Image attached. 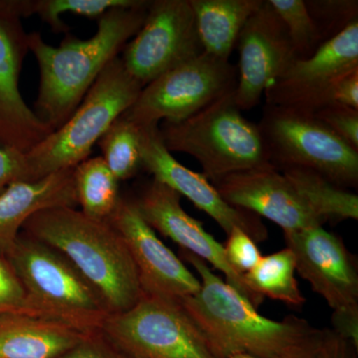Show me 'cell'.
I'll return each mask as SVG.
<instances>
[{
	"label": "cell",
	"mask_w": 358,
	"mask_h": 358,
	"mask_svg": "<svg viewBox=\"0 0 358 358\" xmlns=\"http://www.w3.org/2000/svg\"><path fill=\"white\" fill-rule=\"evenodd\" d=\"M150 2L108 11L99 18L98 30L88 40L67 35L54 47L39 33L27 35L28 49L34 54L40 71L34 113L52 133L69 119L96 78L140 31Z\"/></svg>",
	"instance_id": "1"
},
{
	"label": "cell",
	"mask_w": 358,
	"mask_h": 358,
	"mask_svg": "<svg viewBox=\"0 0 358 358\" xmlns=\"http://www.w3.org/2000/svg\"><path fill=\"white\" fill-rule=\"evenodd\" d=\"M199 275V293L180 301L220 358L245 353L257 358H278L305 345L319 333L306 320L289 315L282 320L263 317L199 257L180 250Z\"/></svg>",
	"instance_id": "2"
},
{
	"label": "cell",
	"mask_w": 358,
	"mask_h": 358,
	"mask_svg": "<svg viewBox=\"0 0 358 358\" xmlns=\"http://www.w3.org/2000/svg\"><path fill=\"white\" fill-rule=\"evenodd\" d=\"M22 232L63 254L103 296L110 315L134 307L143 292L138 271L119 231L73 207L44 209Z\"/></svg>",
	"instance_id": "3"
},
{
	"label": "cell",
	"mask_w": 358,
	"mask_h": 358,
	"mask_svg": "<svg viewBox=\"0 0 358 358\" xmlns=\"http://www.w3.org/2000/svg\"><path fill=\"white\" fill-rule=\"evenodd\" d=\"M6 261L34 312L80 331H101L110 313L98 289L57 250L21 231Z\"/></svg>",
	"instance_id": "4"
},
{
	"label": "cell",
	"mask_w": 358,
	"mask_h": 358,
	"mask_svg": "<svg viewBox=\"0 0 358 358\" xmlns=\"http://www.w3.org/2000/svg\"><path fill=\"white\" fill-rule=\"evenodd\" d=\"M159 133L169 152L192 155L213 185L229 174L274 166L258 124L242 115L234 91L185 121L162 122Z\"/></svg>",
	"instance_id": "5"
},
{
	"label": "cell",
	"mask_w": 358,
	"mask_h": 358,
	"mask_svg": "<svg viewBox=\"0 0 358 358\" xmlns=\"http://www.w3.org/2000/svg\"><path fill=\"white\" fill-rule=\"evenodd\" d=\"M141 90L120 56L110 61L69 119L26 152L28 180L74 169L89 159L94 145L133 105Z\"/></svg>",
	"instance_id": "6"
},
{
	"label": "cell",
	"mask_w": 358,
	"mask_h": 358,
	"mask_svg": "<svg viewBox=\"0 0 358 358\" xmlns=\"http://www.w3.org/2000/svg\"><path fill=\"white\" fill-rule=\"evenodd\" d=\"M257 124L275 169H310L343 189L357 187L358 150L313 114L266 105Z\"/></svg>",
	"instance_id": "7"
},
{
	"label": "cell",
	"mask_w": 358,
	"mask_h": 358,
	"mask_svg": "<svg viewBox=\"0 0 358 358\" xmlns=\"http://www.w3.org/2000/svg\"><path fill=\"white\" fill-rule=\"evenodd\" d=\"M101 331L131 358H220L180 301L148 296L110 315Z\"/></svg>",
	"instance_id": "8"
},
{
	"label": "cell",
	"mask_w": 358,
	"mask_h": 358,
	"mask_svg": "<svg viewBox=\"0 0 358 358\" xmlns=\"http://www.w3.org/2000/svg\"><path fill=\"white\" fill-rule=\"evenodd\" d=\"M237 67L203 53L160 75L122 115L138 127L178 124L234 91Z\"/></svg>",
	"instance_id": "9"
},
{
	"label": "cell",
	"mask_w": 358,
	"mask_h": 358,
	"mask_svg": "<svg viewBox=\"0 0 358 358\" xmlns=\"http://www.w3.org/2000/svg\"><path fill=\"white\" fill-rule=\"evenodd\" d=\"M204 53L189 0H154L145 22L121 57L141 87Z\"/></svg>",
	"instance_id": "10"
},
{
	"label": "cell",
	"mask_w": 358,
	"mask_h": 358,
	"mask_svg": "<svg viewBox=\"0 0 358 358\" xmlns=\"http://www.w3.org/2000/svg\"><path fill=\"white\" fill-rule=\"evenodd\" d=\"M358 68V20L327 40L310 57L294 60L264 92L266 105L313 114L333 105L341 75Z\"/></svg>",
	"instance_id": "11"
},
{
	"label": "cell",
	"mask_w": 358,
	"mask_h": 358,
	"mask_svg": "<svg viewBox=\"0 0 358 358\" xmlns=\"http://www.w3.org/2000/svg\"><path fill=\"white\" fill-rule=\"evenodd\" d=\"M138 128L143 169L152 174V178L190 200L226 234L238 228L256 243L267 239V228L259 216L226 202L203 173L193 171L174 159L162 140L159 124Z\"/></svg>",
	"instance_id": "12"
},
{
	"label": "cell",
	"mask_w": 358,
	"mask_h": 358,
	"mask_svg": "<svg viewBox=\"0 0 358 358\" xmlns=\"http://www.w3.org/2000/svg\"><path fill=\"white\" fill-rule=\"evenodd\" d=\"M180 199V195L169 186L152 178L131 199L141 217L155 232L173 240L182 251L199 257L220 271L228 285L258 308L264 299L250 291L243 275L235 272L228 263L223 245L204 229L202 222L183 209Z\"/></svg>",
	"instance_id": "13"
},
{
	"label": "cell",
	"mask_w": 358,
	"mask_h": 358,
	"mask_svg": "<svg viewBox=\"0 0 358 358\" xmlns=\"http://www.w3.org/2000/svg\"><path fill=\"white\" fill-rule=\"evenodd\" d=\"M236 47L239 63L234 100L243 112L260 103L268 85L296 60V55L284 23L268 0H264L247 20Z\"/></svg>",
	"instance_id": "14"
},
{
	"label": "cell",
	"mask_w": 358,
	"mask_h": 358,
	"mask_svg": "<svg viewBox=\"0 0 358 358\" xmlns=\"http://www.w3.org/2000/svg\"><path fill=\"white\" fill-rule=\"evenodd\" d=\"M109 222L128 247L143 294L180 301L199 293V278L164 244L131 199L122 196Z\"/></svg>",
	"instance_id": "15"
},
{
	"label": "cell",
	"mask_w": 358,
	"mask_h": 358,
	"mask_svg": "<svg viewBox=\"0 0 358 358\" xmlns=\"http://www.w3.org/2000/svg\"><path fill=\"white\" fill-rule=\"evenodd\" d=\"M284 238L296 259V271L334 312L358 308L357 262L341 237L313 226L284 232Z\"/></svg>",
	"instance_id": "16"
},
{
	"label": "cell",
	"mask_w": 358,
	"mask_h": 358,
	"mask_svg": "<svg viewBox=\"0 0 358 358\" xmlns=\"http://www.w3.org/2000/svg\"><path fill=\"white\" fill-rule=\"evenodd\" d=\"M213 185L226 202L267 218L282 232L324 225L300 190L274 166L229 174Z\"/></svg>",
	"instance_id": "17"
},
{
	"label": "cell",
	"mask_w": 358,
	"mask_h": 358,
	"mask_svg": "<svg viewBox=\"0 0 358 358\" xmlns=\"http://www.w3.org/2000/svg\"><path fill=\"white\" fill-rule=\"evenodd\" d=\"M27 35L20 18L0 11V145L24 154L52 133L21 96Z\"/></svg>",
	"instance_id": "18"
},
{
	"label": "cell",
	"mask_w": 358,
	"mask_h": 358,
	"mask_svg": "<svg viewBox=\"0 0 358 358\" xmlns=\"http://www.w3.org/2000/svg\"><path fill=\"white\" fill-rule=\"evenodd\" d=\"M74 169L36 181L13 183L0 194V258L6 259L23 226L37 212L54 207L76 208Z\"/></svg>",
	"instance_id": "19"
},
{
	"label": "cell",
	"mask_w": 358,
	"mask_h": 358,
	"mask_svg": "<svg viewBox=\"0 0 358 358\" xmlns=\"http://www.w3.org/2000/svg\"><path fill=\"white\" fill-rule=\"evenodd\" d=\"M88 334L39 315L2 313L0 358H57Z\"/></svg>",
	"instance_id": "20"
},
{
	"label": "cell",
	"mask_w": 358,
	"mask_h": 358,
	"mask_svg": "<svg viewBox=\"0 0 358 358\" xmlns=\"http://www.w3.org/2000/svg\"><path fill=\"white\" fill-rule=\"evenodd\" d=\"M264 0H189L204 53L229 61L247 20Z\"/></svg>",
	"instance_id": "21"
},
{
	"label": "cell",
	"mask_w": 358,
	"mask_h": 358,
	"mask_svg": "<svg viewBox=\"0 0 358 358\" xmlns=\"http://www.w3.org/2000/svg\"><path fill=\"white\" fill-rule=\"evenodd\" d=\"M282 173L296 185L322 223L358 219V196L310 169L289 167Z\"/></svg>",
	"instance_id": "22"
},
{
	"label": "cell",
	"mask_w": 358,
	"mask_h": 358,
	"mask_svg": "<svg viewBox=\"0 0 358 358\" xmlns=\"http://www.w3.org/2000/svg\"><path fill=\"white\" fill-rule=\"evenodd\" d=\"M78 205L85 215L109 222L122 195L115 178L102 157H91L74 169Z\"/></svg>",
	"instance_id": "23"
},
{
	"label": "cell",
	"mask_w": 358,
	"mask_h": 358,
	"mask_svg": "<svg viewBox=\"0 0 358 358\" xmlns=\"http://www.w3.org/2000/svg\"><path fill=\"white\" fill-rule=\"evenodd\" d=\"M296 259L288 247L262 257L253 270L245 274L244 281L252 293L261 298L282 301L292 308H300L306 298L294 277Z\"/></svg>",
	"instance_id": "24"
},
{
	"label": "cell",
	"mask_w": 358,
	"mask_h": 358,
	"mask_svg": "<svg viewBox=\"0 0 358 358\" xmlns=\"http://www.w3.org/2000/svg\"><path fill=\"white\" fill-rule=\"evenodd\" d=\"M98 145L103 160L117 180H128L143 169L140 128L122 115L110 124Z\"/></svg>",
	"instance_id": "25"
},
{
	"label": "cell",
	"mask_w": 358,
	"mask_h": 358,
	"mask_svg": "<svg viewBox=\"0 0 358 358\" xmlns=\"http://www.w3.org/2000/svg\"><path fill=\"white\" fill-rule=\"evenodd\" d=\"M145 0H27L28 16L37 14L53 31L69 30L61 18L71 13L88 18H101L115 8H131L145 3Z\"/></svg>",
	"instance_id": "26"
},
{
	"label": "cell",
	"mask_w": 358,
	"mask_h": 358,
	"mask_svg": "<svg viewBox=\"0 0 358 358\" xmlns=\"http://www.w3.org/2000/svg\"><path fill=\"white\" fill-rule=\"evenodd\" d=\"M284 23L293 44L296 58L310 57L322 43L315 21L308 13L305 0H268Z\"/></svg>",
	"instance_id": "27"
},
{
	"label": "cell",
	"mask_w": 358,
	"mask_h": 358,
	"mask_svg": "<svg viewBox=\"0 0 358 358\" xmlns=\"http://www.w3.org/2000/svg\"><path fill=\"white\" fill-rule=\"evenodd\" d=\"M305 2L324 42L358 20L357 0H307Z\"/></svg>",
	"instance_id": "28"
},
{
	"label": "cell",
	"mask_w": 358,
	"mask_h": 358,
	"mask_svg": "<svg viewBox=\"0 0 358 358\" xmlns=\"http://www.w3.org/2000/svg\"><path fill=\"white\" fill-rule=\"evenodd\" d=\"M227 236L223 245L226 259L235 272L244 275L258 265L263 256L256 242L244 231L235 228Z\"/></svg>",
	"instance_id": "29"
},
{
	"label": "cell",
	"mask_w": 358,
	"mask_h": 358,
	"mask_svg": "<svg viewBox=\"0 0 358 358\" xmlns=\"http://www.w3.org/2000/svg\"><path fill=\"white\" fill-rule=\"evenodd\" d=\"M336 136L358 150V110L329 105L313 114Z\"/></svg>",
	"instance_id": "30"
},
{
	"label": "cell",
	"mask_w": 358,
	"mask_h": 358,
	"mask_svg": "<svg viewBox=\"0 0 358 358\" xmlns=\"http://www.w3.org/2000/svg\"><path fill=\"white\" fill-rule=\"evenodd\" d=\"M7 313L38 315L30 306L20 280L6 259L0 258V315Z\"/></svg>",
	"instance_id": "31"
},
{
	"label": "cell",
	"mask_w": 358,
	"mask_h": 358,
	"mask_svg": "<svg viewBox=\"0 0 358 358\" xmlns=\"http://www.w3.org/2000/svg\"><path fill=\"white\" fill-rule=\"evenodd\" d=\"M57 358H131L101 331H92Z\"/></svg>",
	"instance_id": "32"
},
{
	"label": "cell",
	"mask_w": 358,
	"mask_h": 358,
	"mask_svg": "<svg viewBox=\"0 0 358 358\" xmlns=\"http://www.w3.org/2000/svg\"><path fill=\"white\" fill-rule=\"evenodd\" d=\"M20 181H29L24 152L0 145V194Z\"/></svg>",
	"instance_id": "33"
},
{
	"label": "cell",
	"mask_w": 358,
	"mask_h": 358,
	"mask_svg": "<svg viewBox=\"0 0 358 358\" xmlns=\"http://www.w3.org/2000/svg\"><path fill=\"white\" fill-rule=\"evenodd\" d=\"M333 105L346 106L358 110V68L341 75L331 91Z\"/></svg>",
	"instance_id": "34"
},
{
	"label": "cell",
	"mask_w": 358,
	"mask_h": 358,
	"mask_svg": "<svg viewBox=\"0 0 358 358\" xmlns=\"http://www.w3.org/2000/svg\"><path fill=\"white\" fill-rule=\"evenodd\" d=\"M331 322L334 333L358 350V308L334 312Z\"/></svg>",
	"instance_id": "35"
},
{
	"label": "cell",
	"mask_w": 358,
	"mask_h": 358,
	"mask_svg": "<svg viewBox=\"0 0 358 358\" xmlns=\"http://www.w3.org/2000/svg\"><path fill=\"white\" fill-rule=\"evenodd\" d=\"M357 350L329 329H324L319 358H357Z\"/></svg>",
	"instance_id": "36"
},
{
	"label": "cell",
	"mask_w": 358,
	"mask_h": 358,
	"mask_svg": "<svg viewBox=\"0 0 358 358\" xmlns=\"http://www.w3.org/2000/svg\"><path fill=\"white\" fill-rule=\"evenodd\" d=\"M322 338H324V329H320L319 333L315 334L312 339L306 343L305 345L296 348L293 352L287 353L281 357L278 358H319L320 345H322ZM228 358H257L251 357L245 353H235Z\"/></svg>",
	"instance_id": "37"
}]
</instances>
